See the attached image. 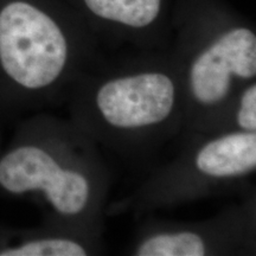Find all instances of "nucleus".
<instances>
[{"instance_id":"f257e3e1","label":"nucleus","mask_w":256,"mask_h":256,"mask_svg":"<svg viewBox=\"0 0 256 256\" xmlns=\"http://www.w3.org/2000/svg\"><path fill=\"white\" fill-rule=\"evenodd\" d=\"M63 102L80 130L130 166L151 162L183 132V89L170 51L102 58L78 76Z\"/></svg>"},{"instance_id":"f03ea898","label":"nucleus","mask_w":256,"mask_h":256,"mask_svg":"<svg viewBox=\"0 0 256 256\" xmlns=\"http://www.w3.org/2000/svg\"><path fill=\"white\" fill-rule=\"evenodd\" d=\"M110 185L102 150L69 119L28 118L0 148V196L34 200L46 226L102 240Z\"/></svg>"},{"instance_id":"7ed1b4c3","label":"nucleus","mask_w":256,"mask_h":256,"mask_svg":"<svg viewBox=\"0 0 256 256\" xmlns=\"http://www.w3.org/2000/svg\"><path fill=\"white\" fill-rule=\"evenodd\" d=\"M102 58L74 10L56 0H0V88L8 112L60 104Z\"/></svg>"},{"instance_id":"20e7f679","label":"nucleus","mask_w":256,"mask_h":256,"mask_svg":"<svg viewBox=\"0 0 256 256\" xmlns=\"http://www.w3.org/2000/svg\"><path fill=\"white\" fill-rule=\"evenodd\" d=\"M171 52L184 96L179 142L222 130L232 102L256 81V34L249 24L212 4H191L180 17Z\"/></svg>"},{"instance_id":"39448f33","label":"nucleus","mask_w":256,"mask_h":256,"mask_svg":"<svg viewBox=\"0 0 256 256\" xmlns=\"http://www.w3.org/2000/svg\"><path fill=\"white\" fill-rule=\"evenodd\" d=\"M178 154L156 166L136 190L107 214L144 216L242 190L256 171V132L218 130L179 142Z\"/></svg>"},{"instance_id":"423d86ee","label":"nucleus","mask_w":256,"mask_h":256,"mask_svg":"<svg viewBox=\"0 0 256 256\" xmlns=\"http://www.w3.org/2000/svg\"><path fill=\"white\" fill-rule=\"evenodd\" d=\"M256 196L249 192L238 203L209 218L194 222L150 218L136 230L127 254L134 256L254 255Z\"/></svg>"},{"instance_id":"0eeeda50","label":"nucleus","mask_w":256,"mask_h":256,"mask_svg":"<svg viewBox=\"0 0 256 256\" xmlns=\"http://www.w3.org/2000/svg\"><path fill=\"white\" fill-rule=\"evenodd\" d=\"M90 30L104 28L148 49L162 23L166 0H72Z\"/></svg>"},{"instance_id":"6e6552de","label":"nucleus","mask_w":256,"mask_h":256,"mask_svg":"<svg viewBox=\"0 0 256 256\" xmlns=\"http://www.w3.org/2000/svg\"><path fill=\"white\" fill-rule=\"evenodd\" d=\"M104 240L46 226L34 229L0 226V256H89L101 254Z\"/></svg>"},{"instance_id":"1a4fd4ad","label":"nucleus","mask_w":256,"mask_h":256,"mask_svg":"<svg viewBox=\"0 0 256 256\" xmlns=\"http://www.w3.org/2000/svg\"><path fill=\"white\" fill-rule=\"evenodd\" d=\"M256 132V81L246 84L232 102L222 130Z\"/></svg>"},{"instance_id":"9d476101","label":"nucleus","mask_w":256,"mask_h":256,"mask_svg":"<svg viewBox=\"0 0 256 256\" xmlns=\"http://www.w3.org/2000/svg\"><path fill=\"white\" fill-rule=\"evenodd\" d=\"M6 107H5V104H4V98H2V88H0V116H2V114L6 113Z\"/></svg>"}]
</instances>
